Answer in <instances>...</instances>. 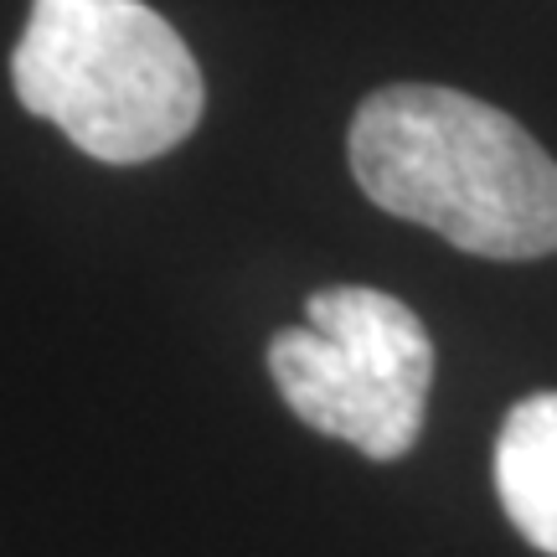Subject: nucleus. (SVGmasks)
Returning a JSON list of instances; mask_svg holds the SVG:
<instances>
[{"mask_svg":"<svg viewBox=\"0 0 557 557\" xmlns=\"http://www.w3.org/2000/svg\"><path fill=\"white\" fill-rule=\"evenodd\" d=\"M351 176L382 212L475 259L557 253V160L496 103L434 83H393L351 120Z\"/></svg>","mask_w":557,"mask_h":557,"instance_id":"obj_1","label":"nucleus"},{"mask_svg":"<svg viewBox=\"0 0 557 557\" xmlns=\"http://www.w3.org/2000/svg\"><path fill=\"white\" fill-rule=\"evenodd\" d=\"M11 83L21 109L109 165L176 150L207 103L191 47L145 0H32Z\"/></svg>","mask_w":557,"mask_h":557,"instance_id":"obj_2","label":"nucleus"},{"mask_svg":"<svg viewBox=\"0 0 557 557\" xmlns=\"http://www.w3.org/2000/svg\"><path fill=\"white\" fill-rule=\"evenodd\" d=\"M269 372L299 423L387 465L423 434L434 341L403 299L331 284L305 299V325L274 331Z\"/></svg>","mask_w":557,"mask_h":557,"instance_id":"obj_3","label":"nucleus"},{"mask_svg":"<svg viewBox=\"0 0 557 557\" xmlns=\"http://www.w3.org/2000/svg\"><path fill=\"white\" fill-rule=\"evenodd\" d=\"M496 496L537 553L557 557V393H527L496 434Z\"/></svg>","mask_w":557,"mask_h":557,"instance_id":"obj_4","label":"nucleus"}]
</instances>
